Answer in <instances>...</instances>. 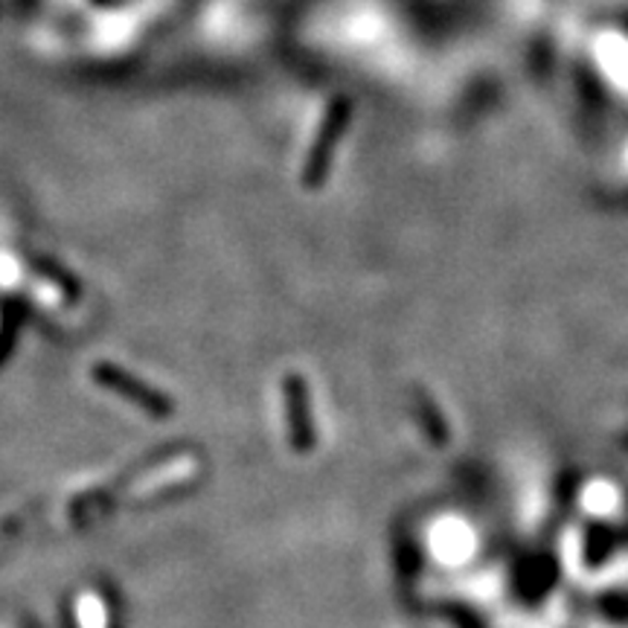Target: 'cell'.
<instances>
[{
	"label": "cell",
	"instance_id": "1",
	"mask_svg": "<svg viewBox=\"0 0 628 628\" xmlns=\"http://www.w3.org/2000/svg\"><path fill=\"white\" fill-rule=\"evenodd\" d=\"M349 120H353V102L344 97L332 99L327 114H323V123L315 134L309 155H306V163H303L300 181L306 189H320V184L329 177V169H332V160H335V151L341 146V137H344Z\"/></svg>",
	"mask_w": 628,
	"mask_h": 628
}]
</instances>
